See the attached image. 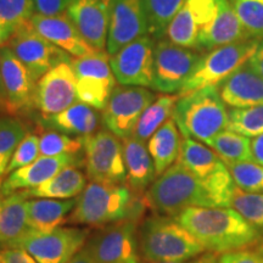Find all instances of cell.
I'll list each match as a JSON object with an SVG mask.
<instances>
[{
	"mask_svg": "<svg viewBox=\"0 0 263 263\" xmlns=\"http://www.w3.org/2000/svg\"><path fill=\"white\" fill-rule=\"evenodd\" d=\"M84 166L90 182L120 185L126 184L127 173L123 144L110 130H99L83 137Z\"/></svg>",
	"mask_w": 263,
	"mask_h": 263,
	"instance_id": "52a82bcc",
	"label": "cell"
},
{
	"mask_svg": "<svg viewBox=\"0 0 263 263\" xmlns=\"http://www.w3.org/2000/svg\"><path fill=\"white\" fill-rule=\"evenodd\" d=\"M259 45L257 39L234 43L209 51L202 55L192 76L183 85L178 97L209 87H218L233 72L250 60Z\"/></svg>",
	"mask_w": 263,
	"mask_h": 263,
	"instance_id": "8992f818",
	"label": "cell"
},
{
	"mask_svg": "<svg viewBox=\"0 0 263 263\" xmlns=\"http://www.w3.org/2000/svg\"><path fill=\"white\" fill-rule=\"evenodd\" d=\"M216 11L217 0H185L167 28V38L180 47L197 50L200 33L215 17Z\"/></svg>",
	"mask_w": 263,
	"mask_h": 263,
	"instance_id": "ac0fdd59",
	"label": "cell"
},
{
	"mask_svg": "<svg viewBox=\"0 0 263 263\" xmlns=\"http://www.w3.org/2000/svg\"><path fill=\"white\" fill-rule=\"evenodd\" d=\"M89 236L88 228L58 227L50 232H32L18 249L25 250L38 263H68L84 248Z\"/></svg>",
	"mask_w": 263,
	"mask_h": 263,
	"instance_id": "7c38bea8",
	"label": "cell"
},
{
	"mask_svg": "<svg viewBox=\"0 0 263 263\" xmlns=\"http://www.w3.org/2000/svg\"><path fill=\"white\" fill-rule=\"evenodd\" d=\"M250 38L229 0H217L215 17L200 33L197 50L212 49L248 41Z\"/></svg>",
	"mask_w": 263,
	"mask_h": 263,
	"instance_id": "7402d4cb",
	"label": "cell"
},
{
	"mask_svg": "<svg viewBox=\"0 0 263 263\" xmlns=\"http://www.w3.org/2000/svg\"><path fill=\"white\" fill-rule=\"evenodd\" d=\"M155 43L150 35L138 38L110 57L112 73L121 85L151 88Z\"/></svg>",
	"mask_w": 263,
	"mask_h": 263,
	"instance_id": "5bb4252c",
	"label": "cell"
},
{
	"mask_svg": "<svg viewBox=\"0 0 263 263\" xmlns=\"http://www.w3.org/2000/svg\"><path fill=\"white\" fill-rule=\"evenodd\" d=\"M4 263H38L22 249H2Z\"/></svg>",
	"mask_w": 263,
	"mask_h": 263,
	"instance_id": "ee69618b",
	"label": "cell"
},
{
	"mask_svg": "<svg viewBox=\"0 0 263 263\" xmlns=\"http://www.w3.org/2000/svg\"><path fill=\"white\" fill-rule=\"evenodd\" d=\"M39 155V138L35 134H27L21 143L18 144L17 149L15 150L12 159L10 161L5 174L8 176L14 171L22 168L34 162Z\"/></svg>",
	"mask_w": 263,
	"mask_h": 263,
	"instance_id": "60d3db41",
	"label": "cell"
},
{
	"mask_svg": "<svg viewBox=\"0 0 263 263\" xmlns=\"http://www.w3.org/2000/svg\"><path fill=\"white\" fill-rule=\"evenodd\" d=\"M232 207L250 224L263 230V193H248L236 186Z\"/></svg>",
	"mask_w": 263,
	"mask_h": 263,
	"instance_id": "74e56055",
	"label": "cell"
},
{
	"mask_svg": "<svg viewBox=\"0 0 263 263\" xmlns=\"http://www.w3.org/2000/svg\"><path fill=\"white\" fill-rule=\"evenodd\" d=\"M0 112L9 114L8 104H6V98H5V93H4V85H3L2 64H0Z\"/></svg>",
	"mask_w": 263,
	"mask_h": 263,
	"instance_id": "681fc988",
	"label": "cell"
},
{
	"mask_svg": "<svg viewBox=\"0 0 263 263\" xmlns=\"http://www.w3.org/2000/svg\"><path fill=\"white\" fill-rule=\"evenodd\" d=\"M190 263H219L218 261V255L215 254V252H206V254H201L197 256L195 261Z\"/></svg>",
	"mask_w": 263,
	"mask_h": 263,
	"instance_id": "c3c4849f",
	"label": "cell"
},
{
	"mask_svg": "<svg viewBox=\"0 0 263 263\" xmlns=\"http://www.w3.org/2000/svg\"><path fill=\"white\" fill-rule=\"evenodd\" d=\"M82 163L80 156H39L34 162L22 167L6 176L0 185V194L8 196L10 194L37 188L45 183L61 170L68 166H78Z\"/></svg>",
	"mask_w": 263,
	"mask_h": 263,
	"instance_id": "ffe728a7",
	"label": "cell"
},
{
	"mask_svg": "<svg viewBox=\"0 0 263 263\" xmlns=\"http://www.w3.org/2000/svg\"><path fill=\"white\" fill-rule=\"evenodd\" d=\"M155 99V94L145 87H115L103 110V122L120 139L130 137L140 116Z\"/></svg>",
	"mask_w": 263,
	"mask_h": 263,
	"instance_id": "4fadbf2b",
	"label": "cell"
},
{
	"mask_svg": "<svg viewBox=\"0 0 263 263\" xmlns=\"http://www.w3.org/2000/svg\"><path fill=\"white\" fill-rule=\"evenodd\" d=\"M41 122L48 129L83 138L98 129L99 114L94 107L78 101L57 115L42 117Z\"/></svg>",
	"mask_w": 263,
	"mask_h": 263,
	"instance_id": "484cf974",
	"label": "cell"
},
{
	"mask_svg": "<svg viewBox=\"0 0 263 263\" xmlns=\"http://www.w3.org/2000/svg\"><path fill=\"white\" fill-rule=\"evenodd\" d=\"M84 151L83 138H71L68 134L61 132H45L39 138V155L41 156H61L73 155L80 156Z\"/></svg>",
	"mask_w": 263,
	"mask_h": 263,
	"instance_id": "d590c367",
	"label": "cell"
},
{
	"mask_svg": "<svg viewBox=\"0 0 263 263\" xmlns=\"http://www.w3.org/2000/svg\"><path fill=\"white\" fill-rule=\"evenodd\" d=\"M250 38H263V0H229Z\"/></svg>",
	"mask_w": 263,
	"mask_h": 263,
	"instance_id": "8d00e7d4",
	"label": "cell"
},
{
	"mask_svg": "<svg viewBox=\"0 0 263 263\" xmlns=\"http://www.w3.org/2000/svg\"><path fill=\"white\" fill-rule=\"evenodd\" d=\"M226 164L254 161L251 139L232 130H223L207 144Z\"/></svg>",
	"mask_w": 263,
	"mask_h": 263,
	"instance_id": "1f68e13d",
	"label": "cell"
},
{
	"mask_svg": "<svg viewBox=\"0 0 263 263\" xmlns=\"http://www.w3.org/2000/svg\"><path fill=\"white\" fill-rule=\"evenodd\" d=\"M178 98V95L172 94H162L156 98L140 116L132 136L141 141L149 140L155 132L172 117Z\"/></svg>",
	"mask_w": 263,
	"mask_h": 263,
	"instance_id": "4dcf8cb0",
	"label": "cell"
},
{
	"mask_svg": "<svg viewBox=\"0 0 263 263\" xmlns=\"http://www.w3.org/2000/svg\"><path fill=\"white\" fill-rule=\"evenodd\" d=\"M77 197L68 200L28 199L27 219L32 232L45 233L66 222L68 213L74 209Z\"/></svg>",
	"mask_w": 263,
	"mask_h": 263,
	"instance_id": "4316f807",
	"label": "cell"
},
{
	"mask_svg": "<svg viewBox=\"0 0 263 263\" xmlns=\"http://www.w3.org/2000/svg\"><path fill=\"white\" fill-rule=\"evenodd\" d=\"M11 35H12V32L10 31L9 28H6L5 26L0 22V48L5 47V45L8 44V42L10 41V38H11Z\"/></svg>",
	"mask_w": 263,
	"mask_h": 263,
	"instance_id": "f907efd6",
	"label": "cell"
},
{
	"mask_svg": "<svg viewBox=\"0 0 263 263\" xmlns=\"http://www.w3.org/2000/svg\"><path fill=\"white\" fill-rule=\"evenodd\" d=\"M144 35H149V33L141 0H110L107 54L112 57Z\"/></svg>",
	"mask_w": 263,
	"mask_h": 263,
	"instance_id": "e0dca14e",
	"label": "cell"
},
{
	"mask_svg": "<svg viewBox=\"0 0 263 263\" xmlns=\"http://www.w3.org/2000/svg\"><path fill=\"white\" fill-rule=\"evenodd\" d=\"M34 14L33 0H0V22L14 33Z\"/></svg>",
	"mask_w": 263,
	"mask_h": 263,
	"instance_id": "ab89813d",
	"label": "cell"
},
{
	"mask_svg": "<svg viewBox=\"0 0 263 263\" xmlns=\"http://www.w3.org/2000/svg\"><path fill=\"white\" fill-rule=\"evenodd\" d=\"M27 136V128L14 117H0V177L5 174L18 144Z\"/></svg>",
	"mask_w": 263,
	"mask_h": 263,
	"instance_id": "836d02e7",
	"label": "cell"
},
{
	"mask_svg": "<svg viewBox=\"0 0 263 263\" xmlns=\"http://www.w3.org/2000/svg\"><path fill=\"white\" fill-rule=\"evenodd\" d=\"M138 245L144 262H186L206 251L174 217L160 213L140 222Z\"/></svg>",
	"mask_w": 263,
	"mask_h": 263,
	"instance_id": "3957f363",
	"label": "cell"
},
{
	"mask_svg": "<svg viewBox=\"0 0 263 263\" xmlns=\"http://www.w3.org/2000/svg\"><path fill=\"white\" fill-rule=\"evenodd\" d=\"M139 224L140 219H127L104 227L89 236L84 248L98 263H140Z\"/></svg>",
	"mask_w": 263,
	"mask_h": 263,
	"instance_id": "30bf717a",
	"label": "cell"
},
{
	"mask_svg": "<svg viewBox=\"0 0 263 263\" xmlns=\"http://www.w3.org/2000/svg\"><path fill=\"white\" fill-rule=\"evenodd\" d=\"M184 3L185 0H141L150 37L161 38L166 34L170 24Z\"/></svg>",
	"mask_w": 263,
	"mask_h": 263,
	"instance_id": "d6a6232c",
	"label": "cell"
},
{
	"mask_svg": "<svg viewBox=\"0 0 263 263\" xmlns=\"http://www.w3.org/2000/svg\"><path fill=\"white\" fill-rule=\"evenodd\" d=\"M172 118L183 138H192L207 145L227 129L228 110L218 87H209L179 97Z\"/></svg>",
	"mask_w": 263,
	"mask_h": 263,
	"instance_id": "5b68a950",
	"label": "cell"
},
{
	"mask_svg": "<svg viewBox=\"0 0 263 263\" xmlns=\"http://www.w3.org/2000/svg\"><path fill=\"white\" fill-rule=\"evenodd\" d=\"M123 157L126 164V184L138 195L145 194L156 177L155 164L145 141L130 136L123 139Z\"/></svg>",
	"mask_w": 263,
	"mask_h": 263,
	"instance_id": "d4e9b609",
	"label": "cell"
},
{
	"mask_svg": "<svg viewBox=\"0 0 263 263\" xmlns=\"http://www.w3.org/2000/svg\"><path fill=\"white\" fill-rule=\"evenodd\" d=\"M177 161L205 184L227 167L223 160L211 147L203 145L192 138H183Z\"/></svg>",
	"mask_w": 263,
	"mask_h": 263,
	"instance_id": "83f0119b",
	"label": "cell"
},
{
	"mask_svg": "<svg viewBox=\"0 0 263 263\" xmlns=\"http://www.w3.org/2000/svg\"><path fill=\"white\" fill-rule=\"evenodd\" d=\"M76 103L77 78L71 62L58 65L37 82L35 108L42 117L57 115Z\"/></svg>",
	"mask_w": 263,
	"mask_h": 263,
	"instance_id": "9a60e30c",
	"label": "cell"
},
{
	"mask_svg": "<svg viewBox=\"0 0 263 263\" xmlns=\"http://www.w3.org/2000/svg\"><path fill=\"white\" fill-rule=\"evenodd\" d=\"M250 62L254 66V68L258 72V74L263 78V42H259V45L257 50L251 58H250Z\"/></svg>",
	"mask_w": 263,
	"mask_h": 263,
	"instance_id": "bcb514c9",
	"label": "cell"
},
{
	"mask_svg": "<svg viewBox=\"0 0 263 263\" xmlns=\"http://www.w3.org/2000/svg\"><path fill=\"white\" fill-rule=\"evenodd\" d=\"M0 263H4V259H3V250L0 249Z\"/></svg>",
	"mask_w": 263,
	"mask_h": 263,
	"instance_id": "db71d44e",
	"label": "cell"
},
{
	"mask_svg": "<svg viewBox=\"0 0 263 263\" xmlns=\"http://www.w3.org/2000/svg\"><path fill=\"white\" fill-rule=\"evenodd\" d=\"M145 263H188V262H145Z\"/></svg>",
	"mask_w": 263,
	"mask_h": 263,
	"instance_id": "f5cc1de1",
	"label": "cell"
},
{
	"mask_svg": "<svg viewBox=\"0 0 263 263\" xmlns=\"http://www.w3.org/2000/svg\"><path fill=\"white\" fill-rule=\"evenodd\" d=\"M227 129L249 138L261 136L263 134V105L229 110Z\"/></svg>",
	"mask_w": 263,
	"mask_h": 263,
	"instance_id": "e575fe53",
	"label": "cell"
},
{
	"mask_svg": "<svg viewBox=\"0 0 263 263\" xmlns=\"http://www.w3.org/2000/svg\"><path fill=\"white\" fill-rule=\"evenodd\" d=\"M0 64L9 115L28 114L35 108L37 81L6 45L0 48Z\"/></svg>",
	"mask_w": 263,
	"mask_h": 263,
	"instance_id": "2e32d148",
	"label": "cell"
},
{
	"mask_svg": "<svg viewBox=\"0 0 263 263\" xmlns=\"http://www.w3.org/2000/svg\"><path fill=\"white\" fill-rule=\"evenodd\" d=\"M257 252L263 257V242H259V245L257 246Z\"/></svg>",
	"mask_w": 263,
	"mask_h": 263,
	"instance_id": "816d5d0a",
	"label": "cell"
},
{
	"mask_svg": "<svg viewBox=\"0 0 263 263\" xmlns=\"http://www.w3.org/2000/svg\"><path fill=\"white\" fill-rule=\"evenodd\" d=\"M28 197L24 190L3 199L0 211V248L18 249L32 233L27 219Z\"/></svg>",
	"mask_w": 263,
	"mask_h": 263,
	"instance_id": "cb8c5ba5",
	"label": "cell"
},
{
	"mask_svg": "<svg viewBox=\"0 0 263 263\" xmlns=\"http://www.w3.org/2000/svg\"><path fill=\"white\" fill-rule=\"evenodd\" d=\"M219 263H263V257L257 251L241 249L218 256Z\"/></svg>",
	"mask_w": 263,
	"mask_h": 263,
	"instance_id": "b9f144b4",
	"label": "cell"
},
{
	"mask_svg": "<svg viewBox=\"0 0 263 263\" xmlns=\"http://www.w3.org/2000/svg\"><path fill=\"white\" fill-rule=\"evenodd\" d=\"M68 263H98V261L90 255V252L87 249L83 248L73 256V258Z\"/></svg>",
	"mask_w": 263,
	"mask_h": 263,
	"instance_id": "7dc6e473",
	"label": "cell"
},
{
	"mask_svg": "<svg viewBox=\"0 0 263 263\" xmlns=\"http://www.w3.org/2000/svg\"><path fill=\"white\" fill-rule=\"evenodd\" d=\"M202 55L196 49L184 48L161 39L154 50V80L151 88L163 94L180 91Z\"/></svg>",
	"mask_w": 263,
	"mask_h": 263,
	"instance_id": "ba28073f",
	"label": "cell"
},
{
	"mask_svg": "<svg viewBox=\"0 0 263 263\" xmlns=\"http://www.w3.org/2000/svg\"><path fill=\"white\" fill-rule=\"evenodd\" d=\"M144 201L156 213L172 217L188 207H217L205 183L178 161L154 180Z\"/></svg>",
	"mask_w": 263,
	"mask_h": 263,
	"instance_id": "277c9868",
	"label": "cell"
},
{
	"mask_svg": "<svg viewBox=\"0 0 263 263\" xmlns=\"http://www.w3.org/2000/svg\"><path fill=\"white\" fill-rule=\"evenodd\" d=\"M180 146H182L180 132L177 127L176 121L171 117L155 132L147 144V149L155 164L156 176H161L164 171L177 162Z\"/></svg>",
	"mask_w": 263,
	"mask_h": 263,
	"instance_id": "f546056e",
	"label": "cell"
},
{
	"mask_svg": "<svg viewBox=\"0 0 263 263\" xmlns=\"http://www.w3.org/2000/svg\"><path fill=\"white\" fill-rule=\"evenodd\" d=\"M87 186V177L77 168L68 166L37 188L24 190L28 199L68 200L78 197Z\"/></svg>",
	"mask_w": 263,
	"mask_h": 263,
	"instance_id": "f1b7e54d",
	"label": "cell"
},
{
	"mask_svg": "<svg viewBox=\"0 0 263 263\" xmlns=\"http://www.w3.org/2000/svg\"><path fill=\"white\" fill-rule=\"evenodd\" d=\"M239 189L248 193H263V166L255 162H238L227 164Z\"/></svg>",
	"mask_w": 263,
	"mask_h": 263,
	"instance_id": "f35d334b",
	"label": "cell"
},
{
	"mask_svg": "<svg viewBox=\"0 0 263 263\" xmlns=\"http://www.w3.org/2000/svg\"><path fill=\"white\" fill-rule=\"evenodd\" d=\"M74 0H33L35 14L52 16L67 11Z\"/></svg>",
	"mask_w": 263,
	"mask_h": 263,
	"instance_id": "7bdbcfd3",
	"label": "cell"
},
{
	"mask_svg": "<svg viewBox=\"0 0 263 263\" xmlns=\"http://www.w3.org/2000/svg\"><path fill=\"white\" fill-rule=\"evenodd\" d=\"M29 24L39 34L71 57L82 58L100 51L85 42L66 11L52 16L33 14Z\"/></svg>",
	"mask_w": 263,
	"mask_h": 263,
	"instance_id": "44dd1931",
	"label": "cell"
},
{
	"mask_svg": "<svg viewBox=\"0 0 263 263\" xmlns=\"http://www.w3.org/2000/svg\"><path fill=\"white\" fill-rule=\"evenodd\" d=\"M219 95L232 108L263 105V78L251 62L246 61L218 85Z\"/></svg>",
	"mask_w": 263,
	"mask_h": 263,
	"instance_id": "603a6c76",
	"label": "cell"
},
{
	"mask_svg": "<svg viewBox=\"0 0 263 263\" xmlns=\"http://www.w3.org/2000/svg\"><path fill=\"white\" fill-rule=\"evenodd\" d=\"M251 150L254 161L263 166V134L252 138L251 140Z\"/></svg>",
	"mask_w": 263,
	"mask_h": 263,
	"instance_id": "f6af8a7d",
	"label": "cell"
},
{
	"mask_svg": "<svg viewBox=\"0 0 263 263\" xmlns=\"http://www.w3.org/2000/svg\"><path fill=\"white\" fill-rule=\"evenodd\" d=\"M174 218L206 251L215 254L246 249L261 240V230L233 207H188Z\"/></svg>",
	"mask_w": 263,
	"mask_h": 263,
	"instance_id": "6da1fadb",
	"label": "cell"
},
{
	"mask_svg": "<svg viewBox=\"0 0 263 263\" xmlns=\"http://www.w3.org/2000/svg\"><path fill=\"white\" fill-rule=\"evenodd\" d=\"M2 203H3V199H2V194H0V211H2Z\"/></svg>",
	"mask_w": 263,
	"mask_h": 263,
	"instance_id": "11a10c76",
	"label": "cell"
},
{
	"mask_svg": "<svg viewBox=\"0 0 263 263\" xmlns=\"http://www.w3.org/2000/svg\"><path fill=\"white\" fill-rule=\"evenodd\" d=\"M6 47L11 49L37 82L58 65L72 61L70 54L39 34L29 22L12 33Z\"/></svg>",
	"mask_w": 263,
	"mask_h": 263,
	"instance_id": "8fae6325",
	"label": "cell"
},
{
	"mask_svg": "<svg viewBox=\"0 0 263 263\" xmlns=\"http://www.w3.org/2000/svg\"><path fill=\"white\" fill-rule=\"evenodd\" d=\"M66 12L88 44L100 51L106 49L110 0H74Z\"/></svg>",
	"mask_w": 263,
	"mask_h": 263,
	"instance_id": "d6986e66",
	"label": "cell"
},
{
	"mask_svg": "<svg viewBox=\"0 0 263 263\" xmlns=\"http://www.w3.org/2000/svg\"><path fill=\"white\" fill-rule=\"evenodd\" d=\"M146 203L127 184L112 185L90 182L77 197L66 222L104 227L127 219H141Z\"/></svg>",
	"mask_w": 263,
	"mask_h": 263,
	"instance_id": "7a4b0ae2",
	"label": "cell"
},
{
	"mask_svg": "<svg viewBox=\"0 0 263 263\" xmlns=\"http://www.w3.org/2000/svg\"><path fill=\"white\" fill-rule=\"evenodd\" d=\"M71 65L77 78L78 101L95 110H104L116 84L110 55L104 50L97 51L87 57L72 59Z\"/></svg>",
	"mask_w": 263,
	"mask_h": 263,
	"instance_id": "9c48e42d",
	"label": "cell"
}]
</instances>
